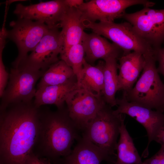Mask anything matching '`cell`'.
I'll use <instances>...</instances> for the list:
<instances>
[{
  "label": "cell",
  "instance_id": "2e32d148",
  "mask_svg": "<svg viewBox=\"0 0 164 164\" xmlns=\"http://www.w3.org/2000/svg\"><path fill=\"white\" fill-rule=\"evenodd\" d=\"M118 91L127 92L133 87L141 72L142 70L145 59L142 54L133 51L124 55L118 59Z\"/></svg>",
  "mask_w": 164,
  "mask_h": 164
},
{
  "label": "cell",
  "instance_id": "9a60e30c",
  "mask_svg": "<svg viewBox=\"0 0 164 164\" xmlns=\"http://www.w3.org/2000/svg\"><path fill=\"white\" fill-rule=\"evenodd\" d=\"M77 141L70 154L62 159L63 164H100L103 161L115 164V159L81 136Z\"/></svg>",
  "mask_w": 164,
  "mask_h": 164
},
{
  "label": "cell",
  "instance_id": "484cf974",
  "mask_svg": "<svg viewBox=\"0 0 164 164\" xmlns=\"http://www.w3.org/2000/svg\"><path fill=\"white\" fill-rule=\"evenodd\" d=\"M155 56L159 63L157 69L164 77V47L155 50Z\"/></svg>",
  "mask_w": 164,
  "mask_h": 164
},
{
  "label": "cell",
  "instance_id": "ba28073f",
  "mask_svg": "<svg viewBox=\"0 0 164 164\" xmlns=\"http://www.w3.org/2000/svg\"><path fill=\"white\" fill-rule=\"evenodd\" d=\"M122 18L131 23L135 31L155 50L161 48L164 42V9L144 7L133 13H125Z\"/></svg>",
  "mask_w": 164,
  "mask_h": 164
},
{
  "label": "cell",
  "instance_id": "52a82bcc",
  "mask_svg": "<svg viewBox=\"0 0 164 164\" xmlns=\"http://www.w3.org/2000/svg\"><path fill=\"white\" fill-rule=\"evenodd\" d=\"M10 26L12 28L6 30L7 38L14 42L18 49V54L12 63L13 67H17L32 51L50 28L41 22L33 21L26 19H18L11 21Z\"/></svg>",
  "mask_w": 164,
  "mask_h": 164
},
{
  "label": "cell",
  "instance_id": "30bf717a",
  "mask_svg": "<svg viewBox=\"0 0 164 164\" xmlns=\"http://www.w3.org/2000/svg\"><path fill=\"white\" fill-rule=\"evenodd\" d=\"M155 4L145 0H92L84 2L78 8L82 20L114 22L116 19L122 18L126 9L130 6L142 5L149 7Z\"/></svg>",
  "mask_w": 164,
  "mask_h": 164
},
{
  "label": "cell",
  "instance_id": "e0dca14e",
  "mask_svg": "<svg viewBox=\"0 0 164 164\" xmlns=\"http://www.w3.org/2000/svg\"><path fill=\"white\" fill-rule=\"evenodd\" d=\"M79 88L76 75L63 84L47 86L37 89L33 104L37 108L46 104L55 105L57 109L64 108L69 94Z\"/></svg>",
  "mask_w": 164,
  "mask_h": 164
},
{
  "label": "cell",
  "instance_id": "d6986e66",
  "mask_svg": "<svg viewBox=\"0 0 164 164\" xmlns=\"http://www.w3.org/2000/svg\"><path fill=\"white\" fill-rule=\"evenodd\" d=\"M104 64V61L100 60L97 65L94 66L88 63L85 60L80 78L77 80L79 88L102 96Z\"/></svg>",
  "mask_w": 164,
  "mask_h": 164
},
{
  "label": "cell",
  "instance_id": "9c48e42d",
  "mask_svg": "<svg viewBox=\"0 0 164 164\" xmlns=\"http://www.w3.org/2000/svg\"><path fill=\"white\" fill-rule=\"evenodd\" d=\"M63 49L60 31L58 28H50L30 55L17 67H21L34 70L46 71L59 60L58 55Z\"/></svg>",
  "mask_w": 164,
  "mask_h": 164
},
{
  "label": "cell",
  "instance_id": "5b68a950",
  "mask_svg": "<svg viewBox=\"0 0 164 164\" xmlns=\"http://www.w3.org/2000/svg\"><path fill=\"white\" fill-rule=\"evenodd\" d=\"M85 28L91 29L109 39L119 47L124 55L132 51L139 52L143 55L154 53L152 47L134 30L128 22L121 23L114 22H92L83 20Z\"/></svg>",
  "mask_w": 164,
  "mask_h": 164
},
{
  "label": "cell",
  "instance_id": "3957f363",
  "mask_svg": "<svg viewBox=\"0 0 164 164\" xmlns=\"http://www.w3.org/2000/svg\"><path fill=\"white\" fill-rule=\"evenodd\" d=\"M145 59L141 76L135 86L123 96L128 101L152 109L164 111V84L156 67L154 53L143 55Z\"/></svg>",
  "mask_w": 164,
  "mask_h": 164
},
{
  "label": "cell",
  "instance_id": "8992f818",
  "mask_svg": "<svg viewBox=\"0 0 164 164\" xmlns=\"http://www.w3.org/2000/svg\"><path fill=\"white\" fill-rule=\"evenodd\" d=\"M45 72L21 67L11 68L7 87L1 97L0 110L12 104L32 102L37 91L35 85Z\"/></svg>",
  "mask_w": 164,
  "mask_h": 164
},
{
  "label": "cell",
  "instance_id": "6da1fadb",
  "mask_svg": "<svg viewBox=\"0 0 164 164\" xmlns=\"http://www.w3.org/2000/svg\"><path fill=\"white\" fill-rule=\"evenodd\" d=\"M40 108L21 103L0 111V164H25L38 137Z\"/></svg>",
  "mask_w": 164,
  "mask_h": 164
},
{
  "label": "cell",
  "instance_id": "ffe728a7",
  "mask_svg": "<svg viewBox=\"0 0 164 164\" xmlns=\"http://www.w3.org/2000/svg\"><path fill=\"white\" fill-rule=\"evenodd\" d=\"M119 136L116 148L117 155L115 164H142L141 158L127 130L124 120L121 123Z\"/></svg>",
  "mask_w": 164,
  "mask_h": 164
},
{
  "label": "cell",
  "instance_id": "4fadbf2b",
  "mask_svg": "<svg viewBox=\"0 0 164 164\" xmlns=\"http://www.w3.org/2000/svg\"><path fill=\"white\" fill-rule=\"evenodd\" d=\"M69 7L65 0H54L29 5H16L13 13L18 19L43 22L50 28H60V23Z\"/></svg>",
  "mask_w": 164,
  "mask_h": 164
},
{
  "label": "cell",
  "instance_id": "44dd1931",
  "mask_svg": "<svg viewBox=\"0 0 164 164\" xmlns=\"http://www.w3.org/2000/svg\"><path fill=\"white\" fill-rule=\"evenodd\" d=\"M117 60L115 58H111L104 61V84L102 96L106 103L112 107L117 106V99L115 96L118 91Z\"/></svg>",
  "mask_w": 164,
  "mask_h": 164
},
{
  "label": "cell",
  "instance_id": "d4e9b609",
  "mask_svg": "<svg viewBox=\"0 0 164 164\" xmlns=\"http://www.w3.org/2000/svg\"><path fill=\"white\" fill-rule=\"evenodd\" d=\"M142 164H164V144L161 145L160 149L156 153L146 159Z\"/></svg>",
  "mask_w": 164,
  "mask_h": 164
},
{
  "label": "cell",
  "instance_id": "603a6c76",
  "mask_svg": "<svg viewBox=\"0 0 164 164\" xmlns=\"http://www.w3.org/2000/svg\"><path fill=\"white\" fill-rule=\"evenodd\" d=\"M85 56V52L81 42L72 46L60 55V60L64 61L73 70L77 80L83 67Z\"/></svg>",
  "mask_w": 164,
  "mask_h": 164
},
{
  "label": "cell",
  "instance_id": "277c9868",
  "mask_svg": "<svg viewBox=\"0 0 164 164\" xmlns=\"http://www.w3.org/2000/svg\"><path fill=\"white\" fill-rule=\"evenodd\" d=\"M125 117L106 103L82 131L81 136L116 160L117 139Z\"/></svg>",
  "mask_w": 164,
  "mask_h": 164
},
{
  "label": "cell",
  "instance_id": "f1b7e54d",
  "mask_svg": "<svg viewBox=\"0 0 164 164\" xmlns=\"http://www.w3.org/2000/svg\"><path fill=\"white\" fill-rule=\"evenodd\" d=\"M69 7L78 8L84 2L83 0H65Z\"/></svg>",
  "mask_w": 164,
  "mask_h": 164
},
{
  "label": "cell",
  "instance_id": "7402d4cb",
  "mask_svg": "<svg viewBox=\"0 0 164 164\" xmlns=\"http://www.w3.org/2000/svg\"><path fill=\"white\" fill-rule=\"evenodd\" d=\"M76 75L72 68L64 61L59 60L45 71L37 85V89L51 85L63 84Z\"/></svg>",
  "mask_w": 164,
  "mask_h": 164
},
{
  "label": "cell",
  "instance_id": "5bb4252c",
  "mask_svg": "<svg viewBox=\"0 0 164 164\" xmlns=\"http://www.w3.org/2000/svg\"><path fill=\"white\" fill-rule=\"evenodd\" d=\"M85 52V60L92 65L97 60L104 61L111 58L118 60L124 55L123 51L113 43L97 33L85 32L81 41Z\"/></svg>",
  "mask_w": 164,
  "mask_h": 164
},
{
  "label": "cell",
  "instance_id": "7c38bea8",
  "mask_svg": "<svg viewBox=\"0 0 164 164\" xmlns=\"http://www.w3.org/2000/svg\"><path fill=\"white\" fill-rule=\"evenodd\" d=\"M117 108L114 112L118 114H126L134 118L146 130L148 142L142 156H147L151 142L154 141L161 126L164 123L163 112L152 109L138 104L130 102L123 96L117 99Z\"/></svg>",
  "mask_w": 164,
  "mask_h": 164
},
{
  "label": "cell",
  "instance_id": "83f0119b",
  "mask_svg": "<svg viewBox=\"0 0 164 164\" xmlns=\"http://www.w3.org/2000/svg\"><path fill=\"white\" fill-rule=\"evenodd\" d=\"M154 141L161 145L164 144V123L159 130Z\"/></svg>",
  "mask_w": 164,
  "mask_h": 164
},
{
  "label": "cell",
  "instance_id": "7a4b0ae2",
  "mask_svg": "<svg viewBox=\"0 0 164 164\" xmlns=\"http://www.w3.org/2000/svg\"><path fill=\"white\" fill-rule=\"evenodd\" d=\"M80 131L70 117L67 107L55 111H41L38 139L33 152L50 161L62 159L70 154Z\"/></svg>",
  "mask_w": 164,
  "mask_h": 164
},
{
  "label": "cell",
  "instance_id": "4316f807",
  "mask_svg": "<svg viewBox=\"0 0 164 164\" xmlns=\"http://www.w3.org/2000/svg\"><path fill=\"white\" fill-rule=\"evenodd\" d=\"M25 164H51L47 159L40 157L33 152L28 157Z\"/></svg>",
  "mask_w": 164,
  "mask_h": 164
},
{
  "label": "cell",
  "instance_id": "cb8c5ba5",
  "mask_svg": "<svg viewBox=\"0 0 164 164\" xmlns=\"http://www.w3.org/2000/svg\"><path fill=\"white\" fill-rule=\"evenodd\" d=\"M0 46V96L1 97L6 88L9 75L5 70L2 59V51L5 46L1 44Z\"/></svg>",
  "mask_w": 164,
  "mask_h": 164
},
{
  "label": "cell",
  "instance_id": "ac0fdd59",
  "mask_svg": "<svg viewBox=\"0 0 164 164\" xmlns=\"http://www.w3.org/2000/svg\"><path fill=\"white\" fill-rule=\"evenodd\" d=\"M60 28L63 43L61 53L81 42L85 28L81 13L78 8H68L61 22Z\"/></svg>",
  "mask_w": 164,
  "mask_h": 164
},
{
  "label": "cell",
  "instance_id": "8fae6325",
  "mask_svg": "<svg viewBox=\"0 0 164 164\" xmlns=\"http://www.w3.org/2000/svg\"><path fill=\"white\" fill-rule=\"evenodd\" d=\"M65 103L70 117L80 132L106 103L102 96L80 88L72 91Z\"/></svg>",
  "mask_w": 164,
  "mask_h": 164
}]
</instances>
